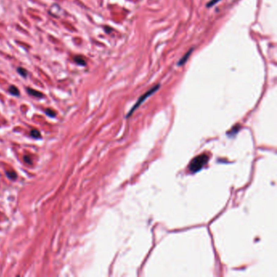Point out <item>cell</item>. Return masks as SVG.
<instances>
[{
    "label": "cell",
    "instance_id": "6da1fadb",
    "mask_svg": "<svg viewBox=\"0 0 277 277\" xmlns=\"http://www.w3.org/2000/svg\"><path fill=\"white\" fill-rule=\"evenodd\" d=\"M209 160V155L206 154H201L198 155L191 160L189 164V170L192 173H196L203 168Z\"/></svg>",
    "mask_w": 277,
    "mask_h": 277
},
{
    "label": "cell",
    "instance_id": "7a4b0ae2",
    "mask_svg": "<svg viewBox=\"0 0 277 277\" xmlns=\"http://www.w3.org/2000/svg\"><path fill=\"white\" fill-rule=\"evenodd\" d=\"M159 87H160V85H156L155 86H154V87H152L151 89H150V90H148V91H146V92L144 94H142V96H141V97H140L139 98H138V100L137 101V102L135 103V105H134V106H133V107H132V109L130 110V111L128 112V114L127 115V117H129V116H130L131 115H132V113H133V111H135V110L137 109V108H138V107H139L140 105L142 104V102H144L145 100L147 98H149L150 96H151V95L153 94H154V93L156 92L157 90H158L159 89Z\"/></svg>",
    "mask_w": 277,
    "mask_h": 277
},
{
    "label": "cell",
    "instance_id": "3957f363",
    "mask_svg": "<svg viewBox=\"0 0 277 277\" xmlns=\"http://www.w3.org/2000/svg\"><path fill=\"white\" fill-rule=\"evenodd\" d=\"M192 51H193V49H190L188 52L185 53V55H184V56H183L182 58L179 60V62H178V64H177L178 66H182V65H184V64L187 62L188 59L190 58V55H191V52H192Z\"/></svg>",
    "mask_w": 277,
    "mask_h": 277
},
{
    "label": "cell",
    "instance_id": "277c9868",
    "mask_svg": "<svg viewBox=\"0 0 277 277\" xmlns=\"http://www.w3.org/2000/svg\"><path fill=\"white\" fill-rule=\"evenodd\" d=\"M27 92L28 93V94L32 95V96H33V97H35V98H42L43 97V94H42V93L39 92V91H38V90L30 89V88H28V89H27Z\"/></svg>",
    "mask_w": 277,
    "mask_h": 277
},
{
    "label": "cell",
    "instance_id": "5b68a950",
    "mask_svg": "<svg viewBox=\"0 0 277 277\" xmlns=\"http://www.w3.org/2000/svg\"><path fill=\"white\" fill-rule=\"evenodd\" d=\"M74 61L76 62V64H78L79 65H81V66H85V64H86L85 58L82 56H80V55L74 57Z\"/></svg>",
    "mask_w": 277,
    "mask_h": 277
},
{
    "label": "cell",
    "instance_id": "8992f818",
    "mask_svg": "<svg viewBox=\"0 0 277 277\" xmlns=\"http://www.w3.org/2000/svg\"><path fill=\"white\" fill-rule=\"evenodd\" d=\"M8 91H9V93L11 94L15 95V96H19L20 95L19 90H18L16 86H14V85H11L9 87V89H8Z\"/></svg>",
    "mask_w": 277,
    "mask_h": 277
},
{
    "label": "cell",
    "instance_id": "52a82bcc",
    "mask_svg": "<svg viewBox=\"0 0 277 277\" xmlns=\"http://www.w3.org/2000/svg\"><path fill=\"white\" fill-rule=\"evenodd\" d=\"M6 175L10 180H16L17 178V174L14 171H7L6 172Z\"/></svg>",
    "mask_w": 277,
    "mask_h": 277
},
{
    "label": "cell",
    "instance_id": "ba28073f",
    "mask_svg": "<svg viewBox=\"0 0 277 277\" xmlns=\"http://www.w3.org/2000/svg\"><path fill=\"white\" fill-rule=\"evenodd\" d=\"M30 136L31 137H33V138H36V139L41 138L40 132H39L38 129H35V128H33V129H32V130L30 131Z\"/></svg>",
    "mask_w": 277,
    "mask_h": 277
},
{
    "label": "cell",
    "instance_id": "9c48e42d",
    "mask_svg": "<svg viewBox=\"0 0 277 277\" xmlns=\"http://www.w3.org/2000/svg\"><path fill=\"white\" fill-rule=\"evenodd\" d=\"M45 113L48 116H50V117H55L56 116V112H55L54 110L50 109V108H48L45 111Z\"/></svg>",
    "mask_w": 277,
    "mask_h": 277
},
{
    "label": "cell",
    "instance_id": "30bf717a",
    "mask_svg": "<svg viewBox=\"0 0 277 277\" xmlns=\"http://www.w3.org/2000/svg\"><path fill=\"white\" fill-rule=\"evenodd\" d=\"M24 160L25 163H27L28 164H33V159H32V157L31 155H24Z\"/></svg>",
    "mask_w": 277,
    "mask_h": 277
},
{
    "label": "cell",
    "instance_id": "8fae6325",
    "mask_svg": "<svg viewBox=\"0 0 277 277\" xmlns=\"http://www.w3.org/2000/svg\"><path fill=\"white\" fill-rule=\"evenodd\" d=\"M17 71H18V72H19V73L22 76L25 77V76H27V71L25 70V69L22 68H19L17 69Z\"/></svg>",
    "mask_w": 277,
    "mask_h": 277
},
{
    "label": "cell",
    "instance_id": "7c38bea8",
    "mask_svg": "<svg viewBox=\"0 0 277 277\" xmlns=\"http://www.w3.org/2000/svg\"><path fill=\"white\" fill-rule=\"evenodd\" d=\"M219 1H220V0H211V1H210V2H208V3H207V5H206V6H207V7H211V6H213V5H215L216 3V2H218Z\"/></svg>",
    "mask_w": 277,
    "mask_h": 277
}]
</instances>
